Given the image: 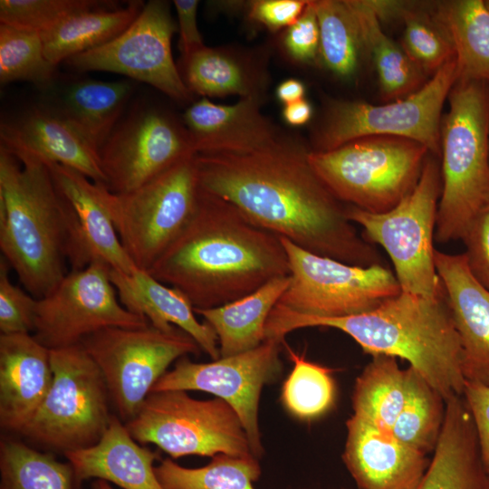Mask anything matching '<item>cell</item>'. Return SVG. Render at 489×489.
<instances>
[{"label": "cell", "mask_w": 489, "mask_h": 489, "mask_svg": "<svg viewBox=\"0 0 489 489\" xmlns=\"http://www.w3.org/2000/svg\"><path fill=\"white\" fill-rule=\"evenodd\" d=\"M309 151L283 139L249 154L197 155L199 186L254 225L308 252L353 265L383 264L347 217V205L312 168Z\"/></svg>", "instance_id": "obj_1"}, {"label": "cell", "mask_w": 489, "mask_h": 489, "mask_svg": "<svg viewBox=\"0 0 489 489\" xmlns=\"http://www.w3.org/2000/svg\"><path fill=\"white\" fill-rule=\"evenodd\" d=\"M148 272L180 290L194 309H209L290 275V264L279 236L200 188L193 218Z\"/></svg>", "instance_id": "obj_2"}, {"label": "cell", "mask_w": 489, "mask_h": 489, "mask_svg": "<svg viewBox=\"0 0 489 489\" xmlns=\"http://www.w3.org/2000/svg\"><path fill=\"white\" fill-rule=\"evenodd\" d=\"M309 327L339 330L370 356L405 360L445 400L463 394L461 344L445 292L431 299L401 291L373 310L335 318L306 315L277 303L267 319L265 339L283 341L290 332Z\"/></svg>", "instance_id": "obj_3"}, {"label": "cell", "mask_w": 489, "mask_h": 489, "mask_svg": "<svg viewBox=\"0 0 489 489\" xmlns=\"http://www.w3.org/2000/svg\"><path fill=\"white\" fill-rule=\"evenodd\" d=\"M72 212L47 164L0 149V249L36 299L68 273Z\"/></svg>", "instance_id": "obj_4"}, {"label": "cell", "mask_w": 489, "mask_h": 489, "mask_svg": "<svg viewBox=\"0 0 489 489\" xmlns=\"http://www.w3.org/2000/svg\"><path fill=\"white\" fill-rule=\"evenodd\" d=\"M442 117V187L435 240H461L475 215L489 203V83L456 81Z\"/></svg>", "instance_id": "obj_5"}, {"label": "cell", "mask_w": 489, "mask_h": 489, "mask_svg": "<svg viewBox=\"0 0 489 489\" xmlns=\"http://www.w3.org/2000/svg\"><path fill=\"white\" fill-rule=\"evenodd\" d=\"M429 150L393 136H368L332 150L310 149L312 168L342 203L379 214L395 207L416 187Z\"/></svg>", "instance_id": "obj_6"}, {"label": "cell", "mask_w": 489, "mask_h": 489, "mask_svg": "<svg viewBox=\"0 0 489 489\" xmlns=\"http://www.w3.org/2000/svg\"><path fill=\"white\" fill-rule=\"evenodd\" d=\"M96 185L125 251L138 269L149 271L197 209V155L127 193H112L102 184Z\"/></svg>", "instance_id": "obj_7"}, {"label": "cell", "mask_w": 489, "mask_h": 489, "mask_svg": "<svg viewBox=\"0 0 489 489\" xmlns=\"http://www.w3.org/2000/svg\"><path fill=\"white\" fill-rule=\"evenodd\" d=\"M442 178L437 157L429 154L413 189L392 209L379 214L348 206L350 222L387 252L402 292L438 298L444 289L435 264V233Z\"/></svg>", "instance_id": "obj_8"}, {"label": "cell", "mask_w": 489, "mask_h": 489, "mask_svg": "<svg viewBox=\"0 0 489 489\" xmlns=\"http://www.w3.org/2000/svg\"><path fill=\"white\" fill-rule=\"evenodd\" d=\"M50 351L51 388L21 434L63 454L91 447L113 415L102 373L81 343Z\"/></svg>", "instance_id": "obj_9"}, {"label": "cell", "mask_w": 489, "mask_h": 489, "mask_svg": "<svg viewBox=\"0 0 489 489\" xmlns=\"http://www.w3.org/2000/svg\"><path fill=\"white\" fill-rule=\"evenodd\" d=\"M125 427L138 443L154 444L172 458L254 455L240 417L219 398L196 399L185 390L150 392Z\"/></svg>", "instance_id": "obj_10"}, {"label": "cell", "mask_w": 489, "mask_h": 489, "mask_svg": "<svg viewBox=\"0 0 489 489\" xmlns=\"http://www.w3.org/2000/svg\"><path fill=\"white\" fill-rule=\"evenodd\" d=\"M456 81L455 58L406 98L381 105L331 100L314 134L311 150H332L368 136H393L419 142L432 155L440 157L441 112Z\"/></svg>", "instance_id": "obj_11"}, {"label": "cell", "mask_w": 489, "mask_h": 489, "mask_svg": "<svg viewBox=\"0 0 489 489\" xmlns=\"http://www.w3.org/2000/svg\"><path fill=\"white\" fill-rule=\"evenodd\" d=\"M106 382L110 402L125 424L132 419L157 381L174 361L202 350L182 330L110 327L81 342Z\"/></svg>", "instance_id": "obj_12"}, {"label": "cell", "mask_w": 489, "mask_h": 489, "mask_svg": "<svg viewBox=\"0 0 489 489\" xmlns=\"http://www.w3.org/2000/svg\"><path fill=\"white\" fill-rule=\"evenodd\" d=\"M280 239L289 259L291 283L278 304L290 310L343 317L373 310L402 291L395 273L383 264L353 265Z\"/></svg>", "instance_id": "obj_13"}, {"label": "cell", "mask_w": 489, "mask_h": 489, "mask_svg": "<svg viewBox=\"0 0 489 489\" xmlns=\"http://www.w3.org/2000/svg\"><path fill=\"white\" fill-rule=\"evenodd\" d=\"M110 273L100 262L68 272L51 292L37 299L34 337L55 350L79 344L106 328L149 325L120 303Z\"/></svg>", "instance_id": "obj_14"}, {"label": "cell", "mask_w": 489, "mask_h": 489, "mask_svg": "<svg viewBox=\"0 0 489 489\" xmlns=\"http://www.w3.org/2000/svg\"><path fill=\"white\" fill-rule=\"evenodd\" d=\"M177 30L169 4L151 0L116 38L76 54L65 63L77 72L123 74L153 86L177 102H187L192 93L183 81L171 50Z\"/></svg>", "instance_id": "obj_15"}, {"label": "cell", "mask_w": 489, "mask_h": 489, "mask_svg": "<svg viewBox=\"0 0 489 489\" xmlns=\"http://www.w3.org/2000/svg\"><path fill=\"white\" fill-rule=\"evenodd\" d=\"M283 343L266 339L255 349L206 363L194 362L184 356L157 381L151 392L197 390L225 400L240 417L252 453L259 459L264 453L259 427L261 393L282 373L280 353Z\"/></svg>", "instance_id": "obj_16"}, {"label": "cell", "mask_w": 489, "mask_h": 489, "mask_svg": "<svg viewBox=\"0 0 489 489\" xmlns=\"http://www.w3.org/2000/svg\"><path fill=\"white\" fill-rule=\"evenodd\" d=\"M192 155L196 153L183 122L145 104L121 118L98 153L103 186L116 194L144 185Z\"/></svg>", "instance_id": "obj_17"}, {"label": "cell", "mask_w": 489, "mask_h": 489, "mask_svg": "<svg viewBox=\"0 0 489 489\" xmlns=\"http://www.w3.org/2000/svg\"><path fill=\"white\" fill-rule=\"evenodd\" d=\"M46 164L73 216L68 255L71 270L100 262L124 273L136 272L138 268L120 243L96 183L72 168Z\"/></svg>", "instance_id": "obj_18"}, {"label": "cell", "mask_w": 489, "mask_h": 489, "mask_svg": "<svg viewBox=\"0 0 489 489\" xmlns=\"http://www.w3.org/2000/svg\"><path fill=\"white\" fill-rule=\"evenodd\" d=\"M261 104L257 97L228 105L202 98L188 106L183 124L196 155L249 154L285 139L262 113Z\"/></svg>", "instance_id": "obj_19"}, {"label": "cell", "mask_w": 489, "mask_h": 489, "mask_svg": "<svg viewBox=\"0 0 489 489\" xmlns=\"http://www.w3.org/2000/svg\"><path fill=\"white\" fill-rule=\"evenodd\" d=\"M342 461L358 489H415L430 460L392 432L351 415Z\"/></svg>", "instance_id": "obj_20"}, {"label": "cell", "mask_w": 489, "mask_h": 489, "mask_svg": "<svg viewBox=\"0 0 489 489\" xmlns=\"http://www.w3.org/2000/svg\"><path fill=\"white\" fill-rule=\"evenodd\" d=\"M435 264L459 337L464 377L489 386V291L473 276L463 254L436 249Z\"/></svg>", "instance_id": "obj_21"}, {"label": "cell", "mask_w": 489, "mask_h": 489, "mask_svg": "<svg viewBox=\"0 0 489 489\" xmlns=\"http://www.w3.org/2000/svg\"><path fill=\"white\" fill-rule=\"evenodd\" d=\"M51 351L30 333L0 334V426L21 434L52 382Z\"/></svg>", "instance_id": "obj_22"}, {"label": "cell", "mask_w": 489, "mask_h": 489, "mask_svg": "<svg viewBox=\"0 0 489 489\" xmlns=\"http://www.w3.org/2000/svg\"><path fill=\"white\" fill-rule=\"evenodd\" d=\"M0 149L16 158L30 157L60 164L105 184L98 154L59 116L40 104L2 121Z\"/></svg>", "instance_id": "obj_23"}, {"label": "cell", "mask_w": 489, "mask_h": 489, "mask_svg": "<svg viewBox=\"0 0 489 489\" xmlns=\"http://www.w3.org/2000/svg\"><path fill=\"white\" fill-rule=\"evenodd\" d=\"M42 103L62 119L97 154L118 125L134 87L128 81L75 79L47 88Z\"/></svg>", "instance_id": "obj_24"}, {"label": "cell", "mask_w": 489, "mask_h": 489, "mask_svg": "<svg viewBox=\"0 0 489 489\" xmlns=\"http://www.w3.org/2000/svg\"><path fill=\"white\" fill-rule=\"evenodd\" d=\"M110 275L120 303L128 311L143 317L158 330H182L212 360L220 358L216 332L208 323L197 319L193 304L180 290L144 270L128 274L110 269Z\"/></svg>", "instance_id": "obj_25"}, {"label": "cell", "mask_w": 489, "mask_h": 489, "mask_svg": "<svg viewBox=\"0 0 489 489\" xmlns=\"http://www.w3.org/2000/svg\"><path fill=\"white\" fill-rule=\"evenodd\" d=\"M64 455L78 484L97 478L123 489H164L153 466L158 455L134 440L117 415L97 444Z\"/></svg>", "instance_id": "obj_26"}, {"label": "cell", "mask_w": 489, "mask_h": 489, "mask_svg": "<svg viewBox=\"0 0 489 489\" xmlns=\"http://www.w3.org/2000/svg\"><path fill=\"white\" fill-rule=\"evenodd\" d=\"M415 489H489V475L462 396L446 400L441 435L428 467Z\"/></svg>", "instance_id": "obj_27"}, {"label": "cell", "mask_w": 489, "mask_h": 489, "mask_svg": "<svg viewBox=\"0 0 489 489\" xmlns=\"http://www.w3.org/2000/svg\"><path fill=\"white\" fill-rule=\"evenodd\" d=\"M290 283V275L280 276L226 304L194 309L216 332L220 358L246 352L265 340L267 319Z\"/></svg>", "instance_id": "obj_28"}, {"label": "cell", "mask_w": 489, "mask_h": 489, "mask_svg": "<svg viewBox=\"0 0 489 489\" xmlns=\"http://www.w3.org/2000/svg\"><path fill=\"white\" fill-rule=\"evenodd\" d=\"M347 1L360 25L364 53L375 66L382 100L393 101L417 91L427 74L383 32L376 0Z\"/></svg>", "instance_id": "obj_29"}, {"label": "cell", "mask_w": 489, "mask_h": 489, "mask_svg": "<svg viewBox=\"0 0 489 489\" xmlns=\"http://www.w3.org/2000/svg\"><path fill=\"white\" fill-rule=\"evenodd\" d=\"M144 2L123 7L110 5L75 14L52 30L40 34L46 59L58 66L69 58L99 47L120 35L137 18Z\"/></svg>", "instance_id": "obj_30"}, {"label": "cell", "mask_w": 489, "mask_h": 489, "mask_svg": "<svg viewBox=\"0 0 489 489\" xmlns=\"http://www.w3.org/2000/svg\"><path fill=\"white\" fill-rule=\"evenodd\" d=\"M432 15L454 46L457 81L489 83V12L484 0L441 2Z\"/></svg>", "instance_id": "obj_31"}, {"label": "cell", "mask_w": 489, "mask_h": 489, "mask_svg": "<svg viewBox=\"0 0 489 489\" xmlns=\"http://www.w3.org/2000/svg\"><path fill=\"white\" fill-rule=\"evenodd\" d=\"M179 71L189 91L202 98H261L260 74L249 62L229 50L204 46L182 59Z\"/></svg>", "instance_id": "obj_32"}, {"label": "cell", "mask_w": 489, "mask_h": 489, "mask_svg": "<svg viewBox=\"0 0 489 489\" xmlns=\"http://www.w3.org/2000/svg\"><path fill=\"white\" fill-rule=\"evenodd\" d=\"M388 355L371 356L357 377L351 396L353 414L391 432L408 394L407 369Z\"/></svg>", "instance_id": "obj_33"}, {"label": "cell", "mask_w": 489, "mask_h": 489, "mask_svg": "<svg viewBox=\"0 0 489 489\" xmlns=\"http://www.w3.org/2000/svg\"><path fill=\"white\" fill-rule=\"evenodd\" d=\"M408 394L392 434L402 443L427 455L442 432L446 400L415 369L408 366Z\"/></svg>", "instance_id": "obj_34"}, {"label": "cell", "mask_w": 489, "mask_h": 489, "mask_svg": "<svg viewBox=\"0 0 489 489\" xmlns=\"http://www.w3.org/2000/svg\"><path fill=\"white\" fill-rule=\"evenodd\" d=\"M320 29L319 57L334 75L348 79L364 53L357 18L347 0L313 1Z\"/></svg>", "instance_id": "obj_35"}, {"label": "cell", "mask_w": 489, "mask_h": 489, "mask_svg": "<svg viewBox=\"0 0 489 489\" xmlns=\"http://www.w3.org/2000/svg\"><path fill=\"white\" fill-rule=\"evenodd\" d=\"M164 489H254L261 475L258 458L219 454L205 466L188 468L165 458L155 467Z\"/></svg>", "instance_id": "obj_36"}, {"label": "cell", "mask_w": 489, "mask_h": 489, "mask_svg": "<svg viewBox=\"0 0 489 489\" xmlns=\"http://www.w3.org/2000/svg\"><path fill=\"white\" fill-rule=\"evenodd\" d=\"M71 464L37 451L23 442H0V489H72Z\"/></svg>", "instance_id": "obj_37"}, {"label": "cell", "mask_w": 489, "mask_h": 489, "mask_svg": "<svg viewBox=\"0 0 489 489\" xmlns=\"http://www.w3.org/2000/svg\"><path fill=\"white\" fill-rule=\"evenodd\" d=\"M292 369L282 386L281 402L285 410L302 421L316 420L328 413L336 399L331 369L307 360L287 347Z\"/></svg>", "instance_id": "obj_38"}, {"label": "cell", "mask_w": 489, "mask_h": 489, "mask_svg": "<svg viewBox=\"0 0 489 489\" xmlns=\"http://www.w3.org/2000/svg\"><path fill=\"white\" fill-rule=\"evenodd\" d=\"M57 66L43 52L40 34L0 24V82L26 81L42 89L56 79Z\"/></svg>", "instance_id": "obj_39"}, {"label": "cell", "mask_w": 489, "mask_h": 489, "mask_svg": "<svg viewBox=\"0 0 489 489\" xmlns=\"http://www.w3.org/2000/svg\"><path fill=\"white\" fill-rule=\"evenodd\" d=\"M400 17L405 24L401 46L426 74L433 75L455 58L450 39L433 15L407 5Z\"/></svg>", "instance_id": "obj_40"}, {"label": "cell", "mask_w": 489, "mask_h": 489, "mask_svg": "<svg viewBox=\"0 0 489 489\" xmlns=\"http://www.w3.org/2000/svg\"><path fill=\"white\" fill-rule=\"evenodd\" d=\"M113 1L99 0H1L0 22L43 34L80 12L105 6Z\"/></svg>", "instance_id": "obj_41"}, {"label": "cell", "mask_w": 489, "mask_h": 489, "mask_svg": "<svg viewBox=\"0 0 489 489\" xmlns=\"http://www.w3.org/2000/svg\"><path fill=\"white\" fill-rule=\"evenodd\" d=\"M10 266L0 260V331L1 334L34 332L37 299L9 278Z\"/></svg>", "instance_id": "obj_42"}, {"label": "cell", "mask_w": 489, "mask_h": 489, "mask_svg": "<svg viewBox=\"0 0 489 489\" xmlns=\"http://www.w3.org/2000/svg\"><path fill=\"white\" fill-rule=\"evenodd\" d=\"M461 240L471 273L489 291V203L472 219Z\"/></svg>", "instance_id": "obj_43"}, {"label": "cell", "mask_w": 489, "mask_h": 489, "mask_svg": "<svg viewBox=\"0 0 489 489\" xmlns=\"http://www.w3.org/2000/svg\"><path fill=\"white\" fill-rule=\"evenodd\" d=\"M283 44L287 53L302 63H311L319 56L320 29L313 1L298 20L287 28Z\"/></svg>", "instance_id": "obj_44"}, {"label": "cell", "mask_w": 489, "mask_h": 489, "mask_svg": "<svg viewBox=\"0 0 489 489\" xmlns=\"http://www.w3.org/2000/svg\"><path fill=\"white\" fill-rule=\"evenodd\" d=\"M308 0H255L249 4L248 18L272 32L293 24L306 8Z\"/></svg>", "instance_id": "obj_45"}, {"label": "cell", "mask_w": 489, "mask_h": 489, "mask_svg": "<svg viewBox=\"0 0 489 489\" xmlns=\"http://www.w3.org/2000/svg\"><path fill=\"white\" fill-rule=\"evenodd\" d=\"M462 397L470 412L481 459L489 475V386L465 380Z\"/></svg>", "instance_id": "obj_46"}, {"label": "cell", "mask_w": 489, "mask_h": 489, "mask_svg": "<svg viewBox=\"0 0 489 489\" xmlns=\"http://www.w3.org/2000/svg\"><path fill=\"white\" fill-rule=\"evenodd\" d=\"M173 3L177 14L178 47L182 60L206 46L197 22L199 2L197 0H175Z\"/></svg>", "instance_id": "obj_47"}, {"label": "cell", "mask_w": 489, "mask_h": 489, "mask_svg": "<svg viewBox=\"0 0 489 489\" xmlns=\"http://www.w3.org/2000/svg\"><path fill=\"white\" fill-rule=\"evenodd\" d=\"M312 116V107L305 99L285 104L283 109V120L291 126H302L311 120Z\"/></svg>", "instance_id": "obj_48"}, {"label": "cell", "mask_w": 489, "mask_h": 489, "mask_svg": "<svg viewBox=\"0 0 489 489\" xmlns=\"http://www.w3.org/2000/svg\"><path fill=\"white\" fill-rule=\"evenodd\" d=\"M275 94L277 99L285 104L304 99L305 86L296 79H287L278 84Z\"/></svg>", "instance_id": "obj_49"}, {"label": "cell", "mask_w": 489, "mask_h": 489, "mask_svg": "<svg viewBox=\"0 0 489 489\" xmlns=\"http://www.w3.org/2000/svg\"><path fill=\"white\" fill-rule=\"evenodd\" d=\"M93 489H113L110 483L101 479H98L93 484Z\"/></svg>", "instance_id": "obj_50"}, {"label": "cell", "mask_w": 489, "mask_h": 489, "mask_svg": "<svg viewBox=\"0 0 489 489\" xmlns=\"http://www.w3.org/2000/svg\"><path fill=\"white\" fill-rule=\"evenodd\" d=\"M484 5H485L486 9H487L488 12H489V0H485V1H484Z\"/></svg>", "instance_id": "obj_51"}]
</instances>
